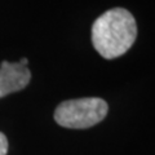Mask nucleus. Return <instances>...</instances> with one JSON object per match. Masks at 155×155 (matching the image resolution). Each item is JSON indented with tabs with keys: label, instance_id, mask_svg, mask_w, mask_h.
<instances>
[{
	"label": "nucleus",
	"instance_id": "f257e3e1",
	"mask_svg": "<svg viewBox=\"0 0 155 155\" xmlns=\"http://www.w3.org/2000/svg\"><path fill=\"white\" fill-rule=\"evenodd\" d=\"M137 38V23L124 8H113L101 14L92 26L94 49L106 60L127 53Z\"/></svg>",
	"mask_w": 155,
	"mask_h": 155
},
{
	"label": "nucleus",
	"instance_id": "f03ea898",
	"mask_svg": "<svg viewBox=\"0 0 155 155\" xmlns=\"http://www.w3.org/2000/svg\"><path fill=\"white\" fill-rule=\"evenodd\" d=\"M109 106L98 97L64 101L54 111V120L61 127L85 129L98 124L107 115Z\"/></svg>",
	"mask_w": 155,
	"mask_h": 155
},
{
	"label": "nucleus",
	"instance_id": "7ed1b4c3",
	"mask_svg": "<svg viewBox=\"0 0 155 155\" xmlns=\"http://www.w3.org/2000/svg\"><path fill=\"white\" fill-rule=\"evenodd\" d=\"M31 72L21 62L4 61L0 65V97L22 91L30 83Z\"/></svg>",
	"mask_w": 155,
	"mask_h": 155
},
{
	"label": "nucleus",
	"instance_id": "20e7f679",
	"mask_svg": "<svg viewBox=\"0 0 155 155\" xmlns=\"http://www.w3.org/2000/svg\"><path fill=\"white\" fill-rule=\"evenodd\" d=\"M8 153V140L5 134L0 132V155H7Z\"/></svg>",
	"mask_w": 155,
	"mask_h": 155
}]
</instances>
